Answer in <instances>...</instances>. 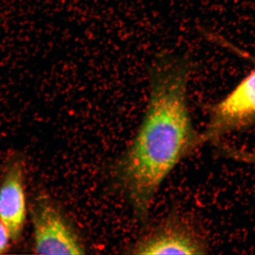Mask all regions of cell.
<instances>
[{"label":"cell","mask_w":255,"mask_h":255,"mask_svg":"<svg viewBox=\"0 0 255 255\" xmlns=\"http://www.w3.org/2000/svg\"><path fill=\"white\" fill-rule=\"evenodd\" d=\"M190 67L162 52L149 68V95L140 128L117 167L122 187L135 214L144 218L166 177L202 144L188 106Z\"/></svg>","instance_id":"cell-1"},{"label":"cell","mask_w":255,"mask_h":255,"mask_svg":"<svg viewBox=\"0 0 255 255\" xmlns=\"http://www.w3.org/2000/svg\"><path fill=\"white\" fill-rule=\"evenodd\" d=\"M31 217L36 254H85L78 233L48 196H37L31 205Z\"/></svg>","instance_id":"cell-2"},{"label":"cell","mask_w":255,"mask_h":255,"mask_svg":"<svg viewBox=\"0 0 255 255\" xmlns=\"http://www.w3.org/2000/svg\"><path fill=\"white\" fill-rule=\"evenodd\" d=\"M255 123V70L212 108L201 132L202 143L217 142L227 134Z\"/></svg>","instance_id":"cell-3"},{"label":"cell","mask_w":255,"mask_h":255,"mask_svg":"<svg viewBox=\"0 0 255 255\" xmlns=\"http://www.w3.org/2000/svg\"><path fill=\"white\" fill-rule=\"evenodd\" d=\"M208 246L200 234L182 219L172 216L138 240L134 255H203Z\"/></svg>","instance_id":"cell-4"},{"label":"cell","mask_w":255,"mask_h":255,"mask_svg":"<svg viewBox=\"0 0 255 255\" xmlns=\"http://www.w3.org/2000/svg\"><path fill=\"white\" fill-rule=\"evenodd\" d=\"M26 218V164L21 156L14 155L0 179V220L14 243L22 237Z\"/></svg>","instance_id":"cell-5"},{"label":"cell","mask_w":255,"mask_h":255,"mask_svg":"<svg viewBox=\"0 0 255 255\" xmlns=\"http://www.w3.org/2000/svg\"><path fill=\"white\" fill-rule=\"evenodd\" d=\"M221 152L226 157L249 164L255 165V152L252 151L238 149L230 146H221Z\"/></svg>","instance_id":"cell-6"},{"label":"cell","mask_w":255,"mask_h":255,"mask_svg":"<svg viewBox=\"0 0 255 255\" xmlns=\"http://www.w3.org/2000/svg\"><path fill=\"white\" fill-rule=\"evenodd\" d=\"M11 241L9 231L0 220V255L4 254L9 250Z\"/></svg>","instance_id":"cell-7"}]
</instances>
